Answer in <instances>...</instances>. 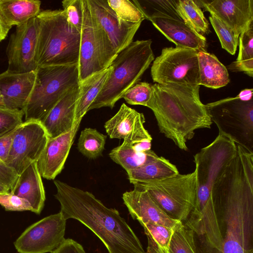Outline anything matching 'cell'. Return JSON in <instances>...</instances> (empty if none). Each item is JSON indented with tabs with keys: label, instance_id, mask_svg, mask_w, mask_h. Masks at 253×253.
Returning <instances> with one entry per match:
<instances>
[{
	"label": "cell",
	"instance_id": "obj_1",
	"mask_svg": "<svg viewBox=\"0 0 253 253\" xmlns=\"http://www.w3.org/2000/svg\"><path fill=\"white\" fill-rule=\"evenodd\" d=\"M222 238L218 251L253 252V154L238 148L210 194Z\"/></svg>",
	"mask_w": 253,
	"mask_h": 253
},
{
	"label": "cell",
	"instance_id": "obj_2",
	"mask_svg": "<svg viewBox=\"0 0 253 253\" xmlns=\"http://www.w3.org/2000/svg\"><path fill=\"white\" fill-rule=\"evenodd\" d=\"M55 198L67 220L80 221L103 242L109 253H146L140 240L115 209L105 206L91 193L54 180Z\"/></svg>",
	"mask_w": 253,
	"mask_h": 253
},
{
	"label": "cell",
	"instance_id": "obj_3",
	"mask_svg": "<svg viewBox=\"0 0 253 253\" xmlns=\"http://www.w3.org/2000/svg\"><path fill=\"white\" fill-rule=\"evenodd\" d=\"M152 89L146 107L153 111L160 132L187 151V142L195 130L210 128L212 123L206 105L200 100V85L156 83Z\"/></svg>",
	"mask_w": 253,
	"mask_h": 253
},
{
	"label": "cell",
	"instance_id": "obj_4",
	"mask_svg": "<svg viewBox=\"0 0 253 253\" xmlns=\"http://www.w3.org/2000/svg\"><path fill=\"white\" fill-rule=\"evenodd\" d=\"M36 18L37 66L78 64L81 32L69 23L63 10L41 11Z\"/></svg>",
	"mask_w": 253,
	"mask_h": 253
},
{
	"label": "cell",
	"instance_id": "obj_5",
	"mask_svg": "<svg viewBox=\"0 0 253 253\" xmlns=\"http://www.w3.org/2000/svg\"><path fill=\"white\" fill-rule=\"evenodd\" d=\"M151 40L132 41L117 54L111 71L88 111L108 107L112 109L125 93L138 83L154 60Z\"/></svg>",
	"mask_w": 253,
	"mask_h": 253
},
{
	"label": "cell",
	"instance_id": "obj_6",
	"mask_svg": "<svg viewBox=\"0 0 253 253\" xmlns=\"http://www.w3.org/2000/svg\"><path fill=\"white\" fill-rule=\"evenodd\" d=\"M80 84L78 64L38 66L34 88L23 110L25 121L42 122L71 88Z\"/></svg>",
	"mask_w": 253,
	"mask_h": 253
},
{
	"label": "cell",
	"instance_id": "obj_7",
	"mask_svg": "<svg viewBox=\"0 0 253 253\" xmlns=\"http://www.w3.org/2000/svg\"><path fill=\"white\" fill-rule=\"evenodd\" d=\"M253 88L242 90L235 97L206 105L212 122L222 135L253 153Z\"/></svg>",
	"mask_w": 253,
	"mask_h": 253
},
{
	"label": "cell",
	"instance_id": "obj_8",
	"mask_svg": "<svg viewBox=\"0 0 253 253\" xmlns=\"http://www.w3.org/2000/svg\"><path fill=\"white\" fill-rule=\"evenodd\" d=\"M237 145L218 134L214 140L194 156L197 184V198L185 224L194 221L205 207L212 186L235 157Z\"/></svg>",
	"mask_w": 253,
	"mask_h": 253
},
{
	"label": "cell",
	"instance_id": "obj_9",
	"mask_svg": "<svg viewBox=\"0 0 253 253\" xmlns=\"http://www.w3.org/2000/svg\"><path fill=\"white\" fill-rule=\"evenodd\" d=\"M134 186L147 192L156 204L171 218L185 221L197 198L196 171L179 173L158 181L138 183Z\"/></svg>",
	"mask_w": 253,
	"mask_h": 253
},
{
	"label": "cell",
	"instance_id": "obj_10",
	"mask_svg": "<svg viewBox=\"0 0 253 253\" xmlns=\"http://www.w3.org/2000/svg\"><path fill=\"white\" fill-rule=\"evenodd\" d=\"M82 2L83 13L78 63L80 83L108 68L118 54L92 14L87 0H83Z\"/></svg>",
	"mask_w": 253,
	"mask_h": 253
},
{
	"label": "cell",
	"instance_id": "obj_11",
	"mask_svg": "<svg viewBox=\"0 0 253 253\" xmlns=\"http://www.w3.org/2000/svg\"><path fill=\"white\" fill-rule=\"evenodd\" d=\"M198 51L191 48L166 47L153 61L151 75L154 82L199 85Z\"/></svg>",
	"mask_w": 253,
	"mask_h": 253
},
{
	"label": "cell",
	"instance_id": "obj_12",
	"mask_svg": "<svg viewBox=\"0 0 253 253\" xmlns=\"http://www.w3.org/2000/svg\"><path fill=\"white\" fill-rule=\"evenodd\" d=\"M49 138L41 121H24L17 128L6 164L19 175L38 161Z\"/></svg>",
	"mask_w": 253,
	"mask_h": 253
},
{
	"label": "cell",
	"instance_id": "obj_13",
	"mask_svg": "<svg viewBox=\"0 0 253 253\" xmlns=\"http://www.w3.org/2000/svg\"><path fill=\"white\" fill-rule=\"evenodd\" d=\"M66 221L60 211L45 217L26 228L15 249L19 253H51L65 239Z\"/></svg>",
	"mask_w": 253,
	"mask_h": 253
},
{
	"label": "cell",
	"instance_id": "obj_14",
	"mask_svg": "<svg viewBox=\"0 0 253 253\" xmlns=\"http://www.w3.org/2000/svg\"><path fill=\"white\" fill-rule=\"evenodd\" d=\"M38 25L36 17L16 26L9 38L6 49L10 73H23L36 70V48Z\"/></svg>",
	"mask_w": 253,
	"mask_h": 253
},
{
	"label": "cell",
	"instance_id": "obj_15",
	"mask_svg": "<svg viewBox=\"0 0 253 253\" xmlns=\"http://www.w3.org/2000/svg\"><path fill=\"white\" fill-rule=\"evenodd\" d=\"M91 11L118 53L130 42L141 22L130 23L120 19L107 0H87Z\"/></svg>",
	"mask_w": 253,
	"mask_h": 253
},
{
	"label": "cell",
	"instance_id": "obj_16",
	"mask_svg": "<svg viewBox=\"0 0 253 253\" xmlns=\"http://www.w3.org/2000/svg\"><path fill=\"white\" fill-rule=\"evenodd\" d=\"M200 7L209 12L230 27L239 38L253 26V0H195Z\"/></svg>",
	"mask_w": 253,
	"mask_h": 253
},
{
	"label": "cell",
	"instance_id": "obj_17",
	"mask_svg": "<svg viewBox=\"0 0 253 253\" xmlns=\"http://www.w3.org/2000/svg\"><path fill=\"white\" fill-rule=\"evenodd\" d=\"M145 119L143 113L123 103L119 111L104 125L110 138L123 139L130 144L152 138L144 127Z\"/></svg>",
	"mask_w": 253,
	"mask_h": 253
},
{
	"label": "cell",
	"instance_id": "obj_18",
	"mask_svg": "<svg viewBox=\"0 0 253 253\" xmlns=\"http://www.w3.org/2000/svg\"><path fill=\"white\" fill-rule=\"evenodd\" d=\"M134 187L133 190L125 192L122 199L131 217L138 220L141 225L153 223L174 229L182 223L169 217L146 191L138 187Z\"/></svg>",
	"mask_w": 253,
	"mask_h": 253
},
{
	"label": "cell",
	"instance_id": "obj_19",
	"mask_svg": "<svg viewBox=\"0 0 253 253\" xmlns=\"http://www.w3.org/2000/svg\"><path fill=\"white\" fill-rule=\"evenodd\" d=\"M81 122H77L69 131L49 138L37 161L42 177L48 180H54L61 172Z\"/></svg>",
	"mask_w": 253,
	"mask_h": 253
},
{
	"label": "cell",
	"instance_id": "obj_20",
	"mask_svg": "<svg viewBox=\"0 0 253 253\" xmlns=\"http://www.w3.org/2000/svg\"><path fill=\"white\" fill-rule=\"evenodd\" d=\"M36 70L23 73L0 74V91L4 107L23 110L34 86Z\"/></svg>",
	"mask_w": 253,
	"mask_h": 253
},
{
	"label": "cell",
	"instance_id": "obj_21",
	"mask_svg": "<svg viewBox=\"0 0 253 253\" xmlns=\"http://www.w3.org/2000/svg\"><path fill=\"white\" fill-rule=\"evenodd\" d=\"M154 26L176 46L207 51L206 38L183 20L165 16L151 18Z\"/></svg>",
	"mask_w": 253,
	"mask_h": 253
},
{
	"label": "cell",
	"instance_id": "obj_22",
	"mask_svg": "<svg viewBox=\"0 0 253 253\" xmlns=\"http://www.w3.org/2000/svg\"><path fill=\"white\" fill-rule=\"evenodd\" d=\"M79 92L80 85L71 88L42 121L50 138L69 131L78 122L75 117Z\"/></svg>",
	"mask_w": 253,
	"mask_h": 253
},
{
	"label": "cell",
	"instance_id": "obj_23",
	"mask_svg": "<svg viewBox=\"0 0 253 253\" xmlns=\"http://www.w3.org/2000/svg\"><path fill=\"white\" fill-rule=\"evenodd\" d=\"M10 191L27 200L32 208V212L41 213L44 207L45 194L37 162L31 164L18 175Z\"/></svg>",
	"mask_w": 253,
	"mask_h": 253
},
{
	"label": "cell",
	"instance_id": "obj_24",
	"mask_svg": "<svg viewBox=\"0 0 253 253\" xmlns=\"http://www.w3.org/2000/svg\"><path fill=\"white\" fill-rule=\"evenodd\" d=\"M199 85L211 88H218L230 82L227 68L213 54L198 51Z\"/></svg>",
	"mask_w": 253,
	"mask_h": 253
},
{
	"label": "cell",
	"instance_id": "obj_25",
	"mask_svg": "<svg viewBox=\"0 0 253 253\" xmlns=\"http://www.w3.org/2000/svg\"><path fill=\"white\" fill-rule=\"evenodd\" d=\"M126 172L129 181L133 184L158 181L179 173L176 167L163 157H159L142 167Z\"/></svg>",
	"mask_w": 253,
	"mask_h": 253
},
{
	"label": "cell",
	"instance_id": "obj_26",
	"mask_svg": "<svg viewBox=\"0 0 253 253\" xmlns=\"http://www.w3.org/2000/svg\"><path fill=\"white\" fill-rule=\"evenodd\" d=\"M41 1L37 0H0V11L10 27L20 25L37 17Z\"/></svg>",
	"mask_w": 253,
	"mask_h": 253
},
{
	"label": "cell",
	"instance_id": "obj_27",
	"mask_svg": "<svg viewBox=\"0 0 253 253\" xmlns=\"http://www.w3.org/2000/svg\"><path fill=\"white\" fill-rule=\"evenodd\" d=\"M112 68L96 73L80 83V92L75 110V122L81 121L104 85Z\"/></svg>",
	"mask_w": 253,
	"mask_h": 253
},
{
	"label": "cell",
	"instance_id": "obj_28",
	"mask_svg": "<svg viewBox=\"0 0 253 253\" xmlns=\"http://www.w3.org/2000/svg\"><path fill=\"white\" fill-rule=\"evenodd\" d=\"M109 156L126 172L142 167L159 157L151 149L144 152L137 151L129 143L124 141L122 144L113 148Z\"/></svg>",
	"mask_w": 253,
	"mask_h": 253
},
{
	"label": "cell",
	"instance_id": "obj_29",
	"mask_svg": "<svg viewBox=\"0 0 253 253\" xmlns=\"http://www.w3.org/2000/svg\"><path fill=\"white\" fill-rule=\"evenodd\" d=\"M239 52L236 61L227 66L232 72H244L253 75V26L239 37Z\"/></svg>",
	"mask_w": 253,
	"mask_h": 253
},
{
	"label": "cell",
	"instance_id": "obj_30",
	"mask_svg": "<svg viewBox=\"0 0 253 253\" xmlns=\"http://www.w3.org/2000/svg\"><path fill=\"white\" fill-rule=\"evenodd\" d=\"M181 19L197 33L203 35L210 32L209 22L201 8L193 0H177Z\"/></svg>",
	"mask_w": 253,
	"mask_h": 253
},
{
	"label": "cell",
	"instance_id": "obj_31",
	"mask_svg": "<svg viewBox=\"0 0 253 253\" xmlns=\"http://www.w3.org/2000/svg\"><path fill=\"white\" fill-rule=\"evenodd\" d=\"M132 2L148 20L156 16L182 20L177 10V0H135Z\"/></svg>",
	"mask_w": 253,
	"mask_h": 253
},
{
	"label": "cell",
	"instance_id": "obj_32",
	"mask_svg": "<svg viewBox=\"0 0 253 253\" xmlns=\"http://www.w3.org/2000/svg\"><path fill=\"white\" fill-rule=\"evenodd\" d=\"M141 225L148 240L146 253H169L173 229L153 223Z\"/></svg>",
	"mask_w": 253,
	"mask_h": 253
},
{
	"label": "cell",
	"instance_id": "obj_33",
	"mask_svg": "<svg viewBox=\"0 0 253 253\" xmlns=\"http://www.w3.org/2000/svg\"><path fill=\"white\" fill-rule=\"evenodd\" d=\"M106 136L92 128H85L80 135L77 144L79 151L89 159L101 156L105 148Z\"/></svg>",
	"mask_w": 253,
	"mask_h": 253
},
{
	"label": "cell",
	"instance_id": "obj_34",
	"mask_svg": "<svg viewBox=\"0 0 253 253\" xmlns=\"http://www.w3.org/2000/svg\"><path fill=\"white\" fill-rule=\"evenodd\" d=\"M169 253H196L194 232L182 222L173 229Z\"/></svg>",
	"mask_w": 253,
	"mask_h": 253
},
{
	"label": "cell",
	"instance_id": "obj_35",
	"mask_svg": "<svg viewBox=\"0 0 253 253\" xmlns=\"http://www.w3.org/2000/svg\"><path fill=\"white\" fill-rule=\"evenodd\" d=\"M211 23L218 36L222 48L232 55L236 53L239 38L224 23L212 15L209 17Z\"/></svg>",
	"mask_w": 253,
	"mask_h": 253
},
{
	"label": "cell",
	"instance_id": "obj_36",
	"mask_svg": "<svg viewBox=\"0 0 253 253\" xmlns=\"http://www.w3.org/2000/svg\"><path fill=\"white\" fill-rule=\"evenodd\" d=\"M109 6L122 20L130 23L142 22L144 16L138 8L128 0H107Z\"/></svg>",
	"mask_w": 253,
	"mask_h": 253
},
{
	"label": "cell",
	"instance_id": "obj_37",
	"mask_svg": "<svg viewBox=\"0 0 253 253\" xmlns=\"http://www.w3.org/2000/svg\"><path fill=\"white\" fill-rule=\"evenodd\" d=\"M152 93V84L146 82H138L128 89L122 98L129 104L146 107L151 99Z\"/></svg>",
	"mask_w": 253,
	"mask_h": 253
},
{
	"label": "cell",
	"instance_id": "obj_38",
	"mask_svg": "<svg viewBox=\"0 0 253 253\" xmlns=\"http://www.w3.org/2000/svg\"><path fill=\"white\" fill-rule=\"evenodd\" d=\"M23 110L0 107V137L17 128L23 123Z\"/></svg>",
	"mask_w": 253,
	"mask_h": 253
},
{
	"label": "cell",
	"instance_id": "obj_39",
	"mask_svg": "<svg viewBox=\"0 0 253 253\" xmlns=\"http://www.w3.org/2000/svg\"><path fill=\"white\" fill-rule=\"evenodd\" d=\"M83 0H64L63 10L69 24L81 32L83 21Z\"/></svg>",
	"mask_w": 253,
	"mask_h": 253
},
{
	"label": "cell",
	"instance_id": "obj_40",
	"mask_svg": "<svg viewBox=\"0 0 253 253\" xmlns=\"http://www.w3.org/2000/svg\"><path fill=\"white\" fill-rule=\"evenodd\" d=\"M0 205L6 211H32V208L27 200L14 195L10 191L0 195Z\"/></svg>",
	"mask_w": 253,
	"mask_h": 253
},
{
	"label": "cell",
	"instance_id": "obj_41",
	"mask_svg": "<svg viewBox=\"0 0 253 253\" xmlns=\"http://www.w3.org/2000/svg\"><path fill=\"white\" fill-rule=\"evenodd\" d=\"M18 177L15 170L0 159V184L10 191Z\"/></svg>",
	"mask_w": 253,
	"mask_h": 253
},
{
	"label": "cell",
	"instance_id": "obj_42",
	"mask_svg": "<svg viewBox=\"0 0 253 253\" xmlns=\"http://www.w3.org/2000/svg\"><path fill=\"white\" fill-rule=\"evenodd\" d=\"M51 253H85L83 247L75 240L67 238Z\"/></svg>",
	"mask_w": 253,
	"mask_h": 253
},
{
	"label": "cell",
	"instance_id": "obj_43",
	"mask_svg": "<svg viewBox=\"0 0 253 253\" xmlns=\"http://www.w3.org/2000/svg\"><path fill=\"white\" fill-rule=\"evenodd\" d=\"M17 128L0 137V159L6 164Z\"/></svg>",
	"mask_w": 253,
	"mask_h": 253
},
{
	"label": "cell",
	"instance_id": "obj_44",
	"mask_svg": "<svg viewBox=\"0 0 253 253\" xmlns=\"http://www.w3.org/2000/svg\"><path fill=\"white\" fill-rule=\"evenodd\" d=\"M11 28L6 23L0 11V42L6 38Z\"/></svg>",
	"mask_w": 253,
	"mask_h": 253
},
{
	"label": "cell",
	"instance_id": "obj_45",
	"mask_svg": "<svg viewBox=\"0 0 253 253\" xmlns=\"http://www.w3.org/2000/svg\"><path fill=\"white\" fill-rule=\"evenodd\" d=\"M130 144L137 151H147L151 150V141L149 140H144Z\"/></svg>",
	"mask_w": 253,
	"mask_h": 253
},
{
	"label": "cell",
	"instance_id": "obj_46",
	"mask_svg": "<svg viewBox=\"0 0 253 253\" xmlns=\"http://www.w3.org/2000/svg\"><path fill=\"white\" fill-rule=\"evenodd\" d=\"M9 191L7 188L0 184V195L7 193Z\"/></svg>",
	"mask_w": 253,
	"mask_h": 253
},
{
	"label": "cell",
	"instance_id": "obj_47",
	"mask_svg": "<svg viewBox=\"0 0 253 253\" xmlns=\"http://www.w3.org/2000/svg\"><path fill=\"white\" fill-rule=\"evenodd\" d=\"M0 107L5 108L3 102L2 98L0 91Z\"/></svg>",
	"mask_w": 253,
	"mask_h": 253
}]
</instances>
